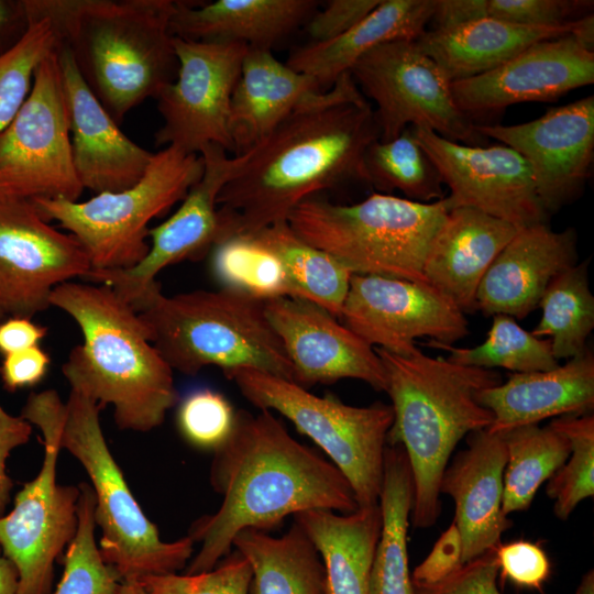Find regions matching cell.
<instances>
[{
	"label": "cell",
	"mask_w": 594,
	"mask_h": 594,
	"mask_svg": "<svg viewBox=\"0 0 594 594\" xmlns=\"http://www.w3.org/2000/svg\"><path fill=\"white\" fill-rule=\"evenodd\" d=\"M498 575L517 587L541 592L551 573L546 551L530 541L499 543L495 548Z\"/></svg>",
	"instance_id": "46"
},
{
	"label": "cell",
	"mask_w": 594,
	"mask_h": 594,
	"mask_svg": "<svg viewBox=\"0 0 594 594\" xmlns=\"http://www.w3.org/2000/svg\"><path fill=\"white\" fill-rule=\"evenodd\" d=\"M29 24L23 0H0V55L23 37Z\"/></svg>",
	"instance_id": "54"
},
{
	"label": "cell",
	"mask_w": 594,
	"mask_h": 594,
	"mask_svg": "<svg viewBox=\"0 0 594 594\" xmlns=\"http://www.w3.org/2000/svg\"><path fill=\"white\" fill-rule=\"evenodd\" d=\"M138 314L173 371L195 376L207 366L223 373L245 367L294 382L263 301L227 288L170 296L160 290Z\"/></svg>",
	"instance_id": "6"
},
{
	"label": "cell",
	"mask_w": 594,
	"mask_h": 594,
	"mask_svg": "<svg viewBox=\"0 0 594 594\" xmlns=\"http://www.w3.org/2000/svg\"><path fill=\"white\" fill-rule=\"evenodd\" d=\"M32 435V425L21 416L9 414L0 405V516L11 502L13 481L7 472V460L11 452L25 444Z\"/></svg>",
	"instance_id": "51"
},
{
	"label": "cell",
	"mask_w": 594,
	"mask_h": 594,
	"mask_svg": "<svg viewBox=\"0 0 594 594\" xmlns=\"http://www.w3.org/2000/svg\"><path fill=\"white\" fill-rule=\"evenodd\" d=\"M321 91L315 79L279 62L271 50L249 47L230 101L234 155L249 152Z\"/></svg>",
	"instance_id": "27"
},
{
	"label": "cell",
	"mask_w": 594,
	"mask_h": 594,
	"mask_svg": "<svg viewBox=\"0 0 594 594\" xmlns=\"http://www.w3.org/2000/svg\"><path fill=\"white\" fill-rule=\"evenodd\" d=\"M232 547L251 566L249 594H327L319 551L295 520L280 537L244 529Z\"/></svg>",
	"instance_id": "32"
},
{
	"label": "cell",
	"mask_w": 594,
	"mask_h": 594,
	"mask_svg": "<svg viewBox=\"0 0 594 594\" xmlns=\"http://www.w3.org/2000/svg\"><path fill=\"white\" fill-rule=\"evenodd\" d=\"M251 238L280 261L289 297L311 301L340 318L352 276L344 265L299 238L287 221L266 227Z\"/></svg>",
	"instance_id": "34"
},
{
	"label": "cell",
	"mask_w": 594,
	"mask_h": 594,
	"mask_svg": "<svg viewBox=\"0 0 594 594\" xmlns=\"http://www.w3.org/2000/svg\"><path fill=\"white\" fill-rule=\"evenodd\" d=\"M89 257L70 233L52 227L31 200L0 199V312L29 317L51 307L52 292L87 277Z\"/></svg>",
	"instance_id": "16"
},
{
	"label": "cell",
	"mask_w": 594,
	"mask_h": 594,
	"mask_svg": "<svg viewBox=\"0 0 594 594\" xmlns=\"http://www.w3.org/2000/svg\"><path fill=\"white\" fill-rule=\"evenodd\" d=\"M593 1L486 0V16L520 25H561L592 13Z\"/></svg>",
	"instance_id": "45"
},
{
	"label": "cell",
	"mask_w": 594,
	"mask_h": 594,
	"mask_svg": "<svg viewBox=\"0 0 594 594\" xmlns=\"http://www.w3.org/2000/svg\"><path fill=\"white\" fill-rule=\"evenodd\" d=\"M47 328L29 317H10L0 322V353L8 355L35 345L46 336Z\"/></svg>",
	"instance_id": "53"
},
{
	"label": "cell",
	"mask_w": 594,
	"mask_h": 594,
	"mask_svg": "<svg viewBox=\"0 0 594 594\" xmlns=\"http://www.w3.org/2000/svg\"><path fill=\"white\" fill-rule=\"evenodd\" d=\"M65 403L54 389L32 393L21 417L43 437L37 475L15 494L13 508L0 516V550L15 566L20 594H52L54 562L78 527L79 486L56 481Z\"/></svg>",
	"instance_id": "11"
},
{
	"label": "cell",
	"mask_w": 594,
	"mask_h": 594,
	"mask_svg": "<svg viewBox=\"0 0 594 594\" xmlns=\"http://www.w3.org/2000/svg\"><path fill=\"white\" fill-rule=\"evenodd\" d=\"M102 407L72 389L61 425V448L85 469L95 493V521L103 561L120 582L177 573L193 558L194 540L187 535L167 542L143 513L116 462L100 424Z\"/></svg>",
	"instance_id": "8"
},
{
	"label": "cell",
	"mask_w": 594,
	"mask_h": 594,
	"mask_svg": "<svg viewBox=\"0 0 594 594\" xmlns=\"http://www.w3.org/2000/svg\"><path fill=\"white\" fill-rule=\"evenodd\" d=\"M497 579L498 565L494 549L463 563L436 584H413V594H503Z\"/></svg>",
	"instance_id": "47"
},
{
	"label": "cell",
	"mask_w": 594,
	"mask_h": 594,
	"mask_svg": "<svg viewBox=\"0 0 594 594\" xmlns=\"http://www.w3.org/2000/svg\"><path fill=\"white\" fill-rule=\"evenodd\" d=\"M587 268L588 260L556 276L539 301L541 319L531 333L549 338L557 360L581 354L594 328V297Z\"/></svg>",
	"instance_id": "36"
},
{
	"label": "cell",
	"mask_w": 594,
	"mask_h": 594,
	"mask_svg": "<svg viewBox=\"0 0 594 594\" xmlns=\"http://www.w3.org/2000/svg\"><path fill=\"white\" fill-rule=\"evenodd\" d=\"M414 135L450 189L449 208L471 207L513 226L548 222L528 162L504 145H465L413 127Z\"/></svg>",
	"instance_id": "18"
},
{
	"label": "cell",
	"mask_w": 594,
	"mask_h": 594,
	"mask_svg": "<svg viewBox=\"0 0 594 594\" xmlns=\"http://www.w3.org/2000/svg\"><path fill=\"white\" fill-rule=\"evenodd\" d=\"M381 0H330L322 11H316L308 21V33L312 43L333 40L348 32L370 12Z\"/></svg>",
	"instance_id": "48"
},
{
	"label": "cell",
	"mask_w": 594,
	"mask_h": 594,
	"mask_svg": "<svg viewBox=\"0 0 594 594\" xmlns=\"http://www.w3.org/2000/svg\"><path fill=\"white\" fill-rule=\"evenodd\" d=\"M462 564V540L458 527L452 521L435 542L430 553L410 574L411 584H436Z\"/></svg>",
	"instance_id": "49"
},
{
	"label": "cell",
	"mask_w": 594,
	"mask_h": 594,
	"mask_svg": "<svg viewBox=\"0 0 594 594\" xmlns=\"http://www.w3.org/2000/svg\"><path fill=\"white\" fill-rule=\"evenodd\" d=\"M314 0H217L202 4L176 1L169 21L175 37L198 42H240L271 50L308 22Z\"/></svg>",
	"instance_id": "28"
},
{
	"label": "cell",
	"mask_w": 594,
	"mask_h": 594,
	"mask_svg": "<svg viewBox=\"0 0 594 594\" xmlns=\"http://www.w3.org/2000/svg\"><path fill=\"white\" fill-rule=\"evenodd\" d=\"M486 16V0H435L432 30H448Z\"/></svg>",
	"instance_id": "52"
},
{
	"label": "cell",
	"mask_w": 594,
	"mask_h": 594,
	"mask_svg": "<svg viewBox=\"0 0 594 594\" xmlns=\"http://www.w3.org/2000/svg\"><path fill=\"white\" fill-rule=\"evenodd\" d=\"M264 309L293 365L296 384L308 388L354 378L385 392V371L375 348L324 308L279 297L265 301Z\"/></svg>",
	"instance_id": "20"
},
{
	"label": "cell",
	"mask_w": 594,
	"mask_h": 594,
	"mask_svg": "<svg viewBox=\"0 0 594 594\" xmlns=\"http://www.w3.org/2000/svg\"><path fill=\"white\" fill-rule=\"evenodd\" d=\"M223 374L254 407L280 414L310 438L348 480L359 507L378 504L387 433L394 420L391 405H346L332 395L317 396L292 381L253 369Z\"/></svg>",
	"instance_id": "10"
},
{
	"label": "cell",
	"mask_w": 594,
	"mask_h": 594,
	"mask_svg": "<svg viewBox=\"0 0 594 594\" xmlns=\"http://www.w3.org/2000/svg\"><path fill=\"white\" fill-rule=\"evenodd\" d=\"M382 360L394 420L388 446H402L411 471L416 528L432 527L441 513L440 482L457 444L487 429L492 413L477 394L502 382L494 370L431 358L418 350L403 356L375 348Z\"/></svg>",
	"instance_id": "5"
},
{
	"label": "cell",
	"mask_w": 594,
	"mask_h": 594,
	"mask_svg": "<svg viewBox=\"0 0 594 594\" xmlns=\"http://www.w3.org/2000/svg\"><path fill=\"white\" fill-rule=\"evenodd\" d=\"M449 210L446 197L425 204L375 193L358 204L337 205L314 196L296 206L286 221L299 238L352 274L429 285L425 258Z\"/></svg>",
	"instance_id": "7"
},
{
	"label": "cell",
	"mask_w": 594,
	"mask_h": 594,
	"mask_svg": "<svg viewBox=\"0 0 594 594\" xmlns=\"http://www.w3.org/2000/svg\"><path fill=\"white\" fill-rule=\"evenodd\" d=\"M56 53L69 118L73 161L84 189H128L144 176L154 153L130 140L81 77L68 47Z\"/></svg>",
	"instance_id": "22"
},
{
	"label": "cell",
	"mask_w": 594,
	"mask_h": 594,
	"mask_svg": "<svg viewBox=\"0 0 594 594\" xmlns=\"http://www.w3.org/2000/svg\"><path fill=\"white\" fill-rule=\"evenodd\" d=\"M50 304L70 316L82 334L62 366L72 389L102 408L111 405L121 430L160 427L179 395L174 371L150 341L139 314L102 284L63 283Z\"/></svg>",
	"instance_id": "4"
},
{
	"label": "cell",
	"mask_w": 594,
	"mask_h": 594,
	"mask_svg": "<svg viewBox=\"0 0 594 594\" xmlns=\"http://www.w3.org/2000/svg\"><path fill=\"white\" fill-rule=\"evenodd\" d=\"M468 437V448L447 465L439 488L454 502L462 563L494 550L513 525L502 508L507 462L504 435L482 429Z\"/></svg>",
	"instance_id": "24"
},
{
	"label": "cell",
	"mask_w": 594,
	"mask_h": 594,
	"mask_svg": "<svg viewBox=\"0 0 594 594\" xmlns=\"http://www.w3.org/2000/svg\"><path fill=\"white\" fill-rule=\"evenodd\" d=\"M427 345L447 351L451 362L487 370L503 367L515 373H529L559 366L550 341L535 337L507 315L493 316L486 340L474 348H457L431 340Z\"/></svg>",
	"instance_id": "38"
},
{
	"label": "cell",
	"mask_w": 594,
	"mask_h": 594,
	"mask_svg": "<svg viewBox=\"0 0 594 594\" xmlns=\"http://www.w3.org/2000/svg\"><path fill=\"white\" fill-rule=\"evenodd\" d=\"M212 251V270L222 288L263 302L289 297V284L280 261L253 238H230Z\"/></svg>",
	"instance_id": "39"
},
{
	"label": "cell",
	"mask_w": 594,
	"mask_h": 594,
	"mask_svg": "<svg viewBox=\"0 0 594 594\" xmlns=\"http://www.w3.org/2000/svg\"><path fill=\"white\" fill-rule=\"evenodd\" d=\"M113 594H152L138 582H119Z\"/></svg>",
	"instance_id": "56"
},
{
	"label": "cell",
	"mask_w": 594,
	"mask_h": 594,
	"mask_svg": "<svg viewBox=\"0 0 594 594\" xmlns=\"http://www.w3.org/2000/svg\"><path fill=\"white\" fill-rule=\"evenodd\" d=\"M6 317L0 312V322L4 319Z\"/></svg>",
	"instance_id": "58"
},
{
	"label": "cell",
	"mask_w": 594,
	"mask_h": 594,
	"mask_svg": "<svg viewBox=\"0 0 594 594\" xmlns=\"http://www.w3.org/2000/svg\"><path fill=\"white\" fill-rule=\"evenodd\" d=\"M294 518L319 551L327 594H367L382 530L380 503L349 514L312 509Z\"/></svg>",
	"instance_id": "31"
},
{
	"label": "cell",
	"mask_w": 594,
	"mask_h": 594,
	"mask_svg": "<svg viewBox=\"0 0 594 594\" xmlns=\"http://www.w3.org/2000/svg\"><path fill=\"white\" fill-rule=\"evenodd\" d=\"M364 167L367 183L380 190H399L406 199L425 204L444 198L441 175L417 142L413 127L393 140L373 142L365 152Z\"/></svg>",
	"instance_id": "37"
},
{
	"label": "cell",
	"mask_w": 594,
	"mask_h": 594,
	"mask_svg": "<svg viewBox=\"0 0 594 594\" xmlns=\"http://www.w3.org/2000/svg\"><path fill=\"white\" fill-rule=\"evenodd\" d=\"M29 23L46 18L57 42L119 124L177 76L169 31L175 0H23Z\"/></svg>",
	"instance_id": "3"
},
{
	"label": "cell",
	"mask_w": 594,
	"mask_h": 594,
	"mask_svg": "<svg viewBox=\"0 0 594 594\" xmlns=\"http://www.w3.org/2000/svg\"><path fill=\"white\" fill-rule=\"evenodd\" d=\"M51 359L38 345L4 355L0 375L9 392L31 387L45 376Z\"/></svg>",
	"instance_id": "50"
},
{
	"label": "cell",
	"mask_w": 594,
	"mask_h": 594,
	"mask_svg": "<svg viewBox=\"0 0 594 594\" xmlns=\"http://www.w3.org/2000/svg\"><path fill=\"white\" fill-rule=\"evenodd\" d=\"M549 425L566 437L571 448L546 490L554 502L556 516L565 520L582 501L594 495V417L561 416Z\"/></svg>",
	"instance_id": "41"
},
{
	"label": "cell",
	"mask_w": 594,
	"mask_h": 594,
	"mask_svg": "<svg viewBox=\"0 0 594 594\" xmlns=\"http://www.w3.org/2000/svg\"><path fill=\"white\" fill-rule=\"evenodd\" d=\"M576 263L573 228L553 231L546 223L520 228L483 276L476 310L524 319L538 308L550 282Z\"/></svg>",
	"instance_id": "23"
},
{
	"label": "cell",
	"mask_w": 594,
	"mask_h": 594,
	"mask_svg": "<svg viewBox=\"0 0 594 594\" xmlns=\"http://www.w3.org/2000/svg\"><path fill=\"white\" fill-rule=\"evenodd\" d=\"M209 481L222 503L189 528L188 536L200 549L188 562L187 574L212 570L244 529L267 532L289 515L312 509L349 514L359 508L339 469L294 439L268 410H235L229 437L213 451Z\"/></svg>",
	"instance_id": "2"
},
{
	"label": "cell",
	"mask_w": 594,
	"mask_h": 594,
	"mask_svg": "<svg viewBox=\"0 0 594 594\" xmlns=\"http://www.w3.org/2000/svg\"><path fill=\"white\" fill-rule=\"evenodd\" d=\"M204 172L200 154L166 146L132 187L86 201L31 200L46 221H57L86 251L91 271L130 268L147 254L148 223L183 200Z\"/></svg>",
	"instance_id": "9"
},
{
	"label": "cell",
	"mask_w": 594,
	"mask_h": 594,
	"mask_svg": "<svg viewBox=\"0 0 594 594\" xmlns=\"http://www.w3.org/2000/svg\"><path fill=\"white\" fill-rule=\"evenodd\" d=\"M574 594H594V572L588 570L581 579Z\"/></svg>",
	"instance_id": "57"
},
{
	"label": "cell",
	"mask_w": 594,
	"mask_h": 594,
	"mask_svg": "<svg viewBox=\"0 0 594 594\" xmlns=\"http://www.w3.org/2000/svg\"><path fill=\"white\" fill-rule=\"evenodd\" d=\"M433 7L435 0H381L342 35L296 50L287 65L315 79L321 90L331 87L374 47L396 40H417L426 32Z\"/></svg>",
	"instance_id": "29"
},
{
	"label": "cell",
	"mask_w": 594,
	"mask_h": 594,
	"mask_svg": "<svg viewBox=\"0 0 594 594\" xmlns=\"http://www.w3.org/2000/svg\"><path fill=\"white\" fill-rule=\"evenodd\" d=\"M234 417L235 410L221 393L201 388L180 402L177 426L191 446L215 451L229 437Z\"/></svg>",
	"instance_id": "43"
},
{
	"label": "cell",
	"mask_w": 594,
	"mask_h": 594,
	"mask_svg": "<svg viewBox=\"0 0 594 594\" xmlns=\"http://www.w3.org/2000/svg\"><path fill=\"white\" fill-rule=\"evenodd\" d=\"M82 191L55 47L36 66L25 101L0 133V199L77 201Z\"/></svg>",
	"instance_id": "12"
},
{
	"label": "cell",
	"mask_w": 594,
	"mask_h": 594,
	"mask_svg": "<svg viewBox=\"0 0 594 594\" xmlns=\"http://www.w3.org/2000/svg\"><path fill=\"white\" fill-rule=\"evenodd\" d=\"M479 403L493 415L487 430L504 435L543 419L582 416L594 407V356L590 349L549 371L514 373L481 391Z\"/></svg>",
	"instance_id": "26"
},
{
	"label": "cell",
	"mask_w": 594,
	"mask_h": 594,
	"mask_svg": "<svg viewBox=\"0 0 594 594\" xmlns=\"http://www.w3.org/2000/svg\"><path fill=\"white\" fill-rule=\"evenodd\" d=\"M56 45L50 20L42 18L30 22L23 37L0 55V133L25 101L36 66Z\"/></svg>",
	"instance_id": "42"
},
{
	"label": "cell",
	"mask_w": 594,
	"mask_h": 594,
	"mask_svg": "<svg viewBox=\"0 0 594 594\" xmlns=\"http://www.w3.org/2000/svg\"><path fill=\"white\" fill-rule=\"evenodd\" d=\"M519 229L471 207L449 210L424 263L428 284L464 314L476 311L480 283Z\"/></svg>",
	"instance_id": "25"
},
{
	"label": "cell",
	"mask_w": 594,
	"mask_h": 594,
	"mask_svg": "<svg viewBox=\"0 0 594 594\" xmlns=\"http://www.w3.org/2000/svg\"><path fill=\"white\" fill-rule=\"evenodd\" d=\"M507 462L503 477V513L508 516L530 507L539 487L565 462L571 448L552 428L528 425L504 433Z\"/></svg>",
	"instance_id": "35"
},
{
	"label": "cell",
	"mask_w": 594,
	"mask_h": 594,
	"mask_svg": "<svg viewBox=\"0 0 594 594\" xmlns=\"http://www.w3.org/2000/svg\"><path fill=\"white\" fill-rule=\"evenodd\" d=\"M413 494L411 471L403 447L387 444L378 502L382 530L367 594H413L407 551Z\"/></svg>",
	"instance_id": "33"
},
{
	"label": "cell",
	"mask_w": 594,
	"mask_h": 594,
	"mask_svg": "<svg viewBox=\"0 0 594 594\" xmlns=\"http://www.w3.org/2000/svg\"><path fill=\"white\" fill-rule=\"evenodd\" d=\"M0 594H20L19 574L13 563L0 550Z\"/></svg>",
	"instance_id": "55"
},
{
	"label": "cell",
	"mask_w": 594,
	"mask_h": 594,
	"mask_svg": "<svg viewBox=\"0 0 594 594\" xmlns=\"http://www.w3.org/2000/svg\"><path fill=\"white\" fill-rule=\"evenodd\" d=\"M594 82V50L570 35L537 42L501 66L451 82L458 108L472 118L522 102L554 101Z\"/></svg>",
	"instance_id": "21"
},
{
	"label": "cell",
	"mask_w": 594,
	"mask_h": 594,
	"mask_svg": "<svg viewBox=\"0 0 594 594\" xmlns=\"http://www.w3.org/2000/svg\"><path fill=\"white\" fill-rule=\"evenodd\" d=\"M380 136L372 106L351 74H343L242 154L217 199L219 243L286 221L320 191L367 183L364 155Z\"/></svg>",
	"instance_id": "1"
},
{
	"label": "cell",
	"mask_w": 594,
	"mask_h": 594,
	"mask_svg": "<svg viewBox=\"0 0 594 594\" xmlns=\"http://www.w3.org/2000/svg\"><path fill=\"white\" fill-rule=\"evenodd\" d=\"M200 155L204 172L179 208L163 223L150 228L146 256L130 268L90 271L88 278L107 285L136 312L161 290L157 275L183 261L204 258L220 240L217 199L221 188L239 168L242 155L229 156L217 144L206 145Z\"/></svg>",
	"instance_id": "15"
},
{
	"label": "cell",
	"mask_w": 594,
	"mask_h": 594,
	"mask_svg": "<svg viewBox=\"0 0 594 594\" xmlns=\"http://www.w3.org/2000/svg\"><path fill=\"white\" fill-rule=\"evenodd\" d=\"M350 74L376 103L381 141L397 138L408 127L427 128L465 145H485L488 141L458 108L451 81L415 40L374 47L352 66Z\"/></svg>",
	"instance_id": "13"
},
{
	"label": "cell",
	"mask_w": 594,
	"mask_h": 594,
	"mask_svg": "<svg viewBox=\"0 0 594 594\" xmlns=\"http://www.w3.org/2000/svg\"><path fill=\"white\" fill-rule=\"evenodd\" d=\"M476 130L528 162L550 217L582 194L594 157L593 95L552 108L529 122L476 124Z\"/></svg>",
	"instance_id": "19"
},
{
	"label": "cell",
	"mask_w": 594,
	"mask_h": 594,
	"mask_svg": "<svg viewBox=\"0 0 594 594\" xmlns=\"http://www.w3.org/2000/svg\"><path fill=\"white\" fill-rule=\"evenodd\" d=\"M78 486V527L67 547L63 575L53 594H113L120 580L103 561L96 541L95 493L87 482Z\"/></svg>",
	"instance_id": "40"
},
{
	"label": "cell",
	"mask_w": 594,
	"mask_h": 594,
	"mask_svg": "<svg viewBox=\"0 0 594 594\" xmlns=\"http://www.w3.org/2000/svg\"><path fill=\"white\" fill-rule=\"evenodd\" d=\"M342 323L373 348L407 356L418 338L453 344L469 333L465 314L429 285L352 274Z\"/></svg>",
	"instance_id": "17"
},
{
	"label": "cell",
	"mask_w": 594,
	"mask_h": 594,
	"mask_svg": "<svg viewBox=\"0 0 594 594\" xmlns=\"http://www.w3.org/2000/svg\"><path fill=\"white\" fill-rule=\"evenodd\" d=\"M575 21L531 26L483 18L448 30L426 31L415 41L453 82L487 73L537 42L572 34Z\"/></svg>",
	"instance_id": "30"
},
{
	"label": "cell",
	"mask_w": 594,
	"mask_h": 594,
	"mask_svg": "<svg viewBox=\"0 0 594 594\" xmlns=\"http://www.w3.org/2000/svg\"><path fill=\"white\" fill-rule=\"evenodd\" d=\"M251 579L249 562L235 550L210 571L153 575L138 583L152 594H249Z\"/></svg>",
	"instance_id": "44"
},
{
	"label": "cell",
	"mask_w": 594,
	"mask_h": 594,
	"mask_svg": "<svg viewBox=\"0 0 594 594\" xmlns=\"http://www.w3.org/2000/svg\"><path fill=\"white\" fill-rule=\"evenodd\" d=\"M178 61L175 80L155 98L163 124L157 146L200 154L208 144L234 155L229 131L233 89L249 46L240 42H198L173 36Z\"/></svg>",
	"instance_id": "14"
}]
</instances>
